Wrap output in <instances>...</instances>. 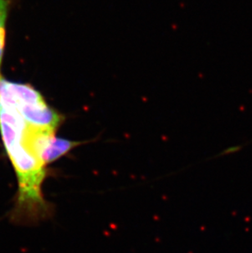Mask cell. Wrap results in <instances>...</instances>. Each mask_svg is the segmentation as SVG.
<instances>
[{"label": "cell", "instance_id": "obj_1", "mask_svg": "<svg viewBox=\"0 0 252 253\" xmlns=\"http://www.w3.org/2000/svg\"><path fill=\"white\" fill-rule=\"evenodd\" d=\"M30 126L0 122L2 142L18 180L19 194L17 211L19 215H36L44 210L45 203L41 185L45 177V166L34 154L26 142Z\"/></svg>", "mask_w": 252, "mask_h": 253}, {"label": "cell", "instance_id": "obj_2", "mask_svg": "<svg viewBox=\"0 0 252 253\" xmlns=\"http://www.w3.org/2000/svg\"><path fill=\"white\" fill-rule=\"evenodd\" d=\"M8 5L9 0H0V67L4 49L5 25L8 12Z\"/></svg>", "mask_w": 252, "mask_h": 253}, {"label": "cell", "instance_id": "obj_3", "mask_svg": "<svg viewBox=\"0 0 252 253\" xmlns=\"http://www.w3.org/2000/svg\"><path fill=\"white\" fill-rule=\"evenodd\" d=\"M244 146H245L244 144L232 146V147H229V148H226V149H224V150L222 151L221 153L217 155V157H218V156H219V157H222V156L228 155V154H233V153H238V152H239V151L243 149Z\"/></svg>", "mask_w": 252, "mask_h": 253}]
</instances>
